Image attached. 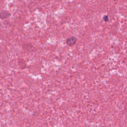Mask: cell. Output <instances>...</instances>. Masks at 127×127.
Masks as SVG:
<instances>
[{
	"mask_svg": "<svg viewBox=\"0 0 127 127\" xmlns=\"http://www.w3.org/2000/svg\"><path fill=\"white\" fill-rule=\"evenodd\" d=\"M76 38L75 36H72L67 39L66 40V43L68 46H72L74 45L76 43Z\"/></svg>",
	"mask_w": 127,
	"mask_h": 127,
	"instance_id": "obj_1",
	"label": "cell"
},
{
	"mask_svg": "<svg viewBox=\"0 0 127 127\" xmlns=\"http://www.w3.org/2000/svg\"><path fill=\"white\" fill-rule=\"evenodd\" d=\"M103 20H104L105 22L108 21H109L108 17L107 16H105L103 17Z\"/></svg>",
	"mask_w": 127,
	"mask_h": 127,
	"instance_id": "obj_3",
	"label": "cell"
},
{
	"mask_svg": "<svg viewBox=\"0 0 127 127\" xmlns=\"http://www.w3.org/2000/svg\"><path fill=\"white\" fill-rule=\"evenodd\" d=\"M1 13H4V14H3L1 13V18H2V17H3V16L4 17V16H5V17H6V18H7L8 17H9V15H10V14H9V12H8V11H2V12H1Z\"/></svg>",
	"mask_w": 127,
	"mask_h": 127,
	"instance_id": "obj_2",
	"label": "cell"
}]
</instances>
